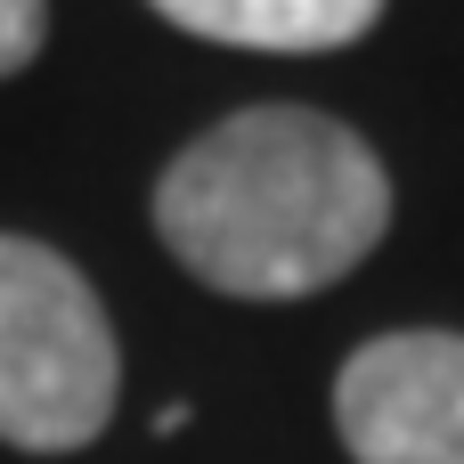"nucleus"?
I'll return each instance as SVG.
<instances>
[{
  "mask_svg": "<svg viewBox=\"0 0 464 464\" xmlns=\"http://www.w3.org/2000/svg\"><path fill=\"white\" fill-rule=\"evenodd\" d=\"M392 228L383 155L318 106H245L155 179V237L237 302H302L351 277Z\"/></svg>",
  "mask_w": 464,
  "mask_h": 464,
  "instance_id": "nucleus-1",
  "label": "nucleus"
},
{
  "mask_svg": "<svg viewBox=\"0 0 464 464\" xmlns=\"http://www.w3.org/2000/svg\"><path fill=\"white\" fill-rule=\"evenodd\" d=\"M114 392L122 351L90 277L33 237H0V440L24 457L90 449Z\"/></svg>",
  "mask_w": 464,
  "mask_h": 464,
  "instance_id": "nucleus-2",
  "label": "nucleus"
},
{
  "mask_svg": "<svg viewBox=\"0 0 464 464\" xmlns=\"http://www.w3.org/2000/svg\"><path fill=\"white\" fill-rule=\"evenodd\" d=\"M334 432L359 464H464V334H375L334 375Z\"/></svg>",
  "mask_w": 464,
  "mask_h": 464,
  "instance_id": "nucleus-3",
  "label": "nucleus"
},
{
  "mask_svg": "<svg viewBox=\"0 0 464 464\" xmlns=\"http://www.w3.org/2000/svg\"><path fill=\"white\" fill-rule=\"evenodd\" d=\"M147 8L179 33H204L228 49H277V57L343 49L383 16V0H147Z\"/></svg>",
  "mask_w": 464,
  "mask_h": 464,
  "instance_id": "nucleus-4",
  "label": "nucleus"
},
{
  "mask_svg": "<svg viewBox=\"0 0 464 464\" xmlns=\"http://www.w3.org/2000/svg\"><path fill=\"white\" fill-rule=\"evenodd\" d=\"M49 41V0H0V82L24 73Z\"/></svg>",
  "mask_w": 464,
  "mask_h": 464,
  "instance_id": "nucleus-5",
  "label": "nucleus"
}]
</instances>
